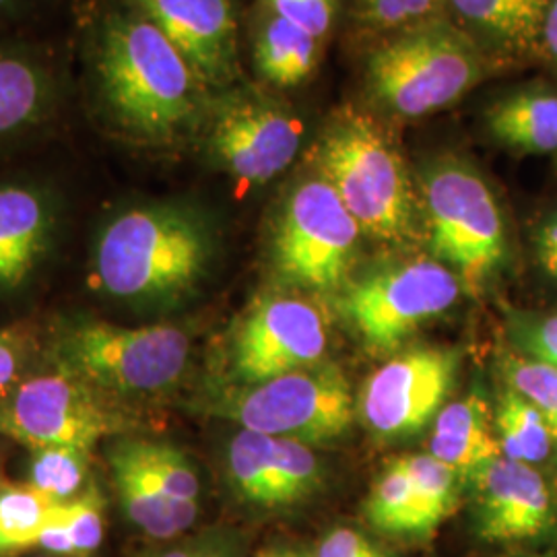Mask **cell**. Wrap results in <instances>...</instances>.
<instances>
[{
    "label": "cell",
    "instance_id": "obj_29",
    "mask_svg": "<svg viewBox=\"0 0 557 557\" xmlns=\"http://www.w3.org/2000/svg\"><path fill=\"white\" fill-rule=\"evenodd\" d=\"M89 475V453L64 446L32 450L29 485L59 502L79 496Z\"/></svg>",
    "mask_w": 557,
    "mask_h": 557
},
{
    "label": "cell",
    "instance_id": "obj_15",
    "mask_svg": "<svg viewBox=\"0 0 557 557\" xmlns=\"http://www.w3.org/2000/svg\"><path fill=\"white\" fill-rule=\"evenodd\" d=\"M153 21L199 79L223 91L239 77L236 0H126Z\"/></svg>",
    "mask_w": 557,
    "mask_h": 557
},
{
    "label": "cell",
    "instance_id": "obj_20",
    "mask_svg": "<svg viewBox=\"0 0 557 557\" xmlns=\"http://www.w3.org/2000/svg\"><path fill=\"white\" fill-rule=\"evenodd\" d=\"M430 455L467 481L487 462L502 457L496 425L485 398L473 395L440 411L430 440Z\"/></svg>",
    "mask_w": 557,
    "mask_h": 557
},
{
    "label": "cell",
    "instance_id": "obj_41",
    "mask_svg": "<svg viewBox=\"0 0 557 557\" xmlns=\"http://www.w3.org/2000/svg\"><path fill=\"white\" fill-rule=\"evenodd\" d=\"M156 557H199V552H188V549H172Z\"/></svg>",
    "mask_w": 557,
    "mask_h": 557
},
{
    "label": "cell",
    "instance_id": "obj_21",
    "mask_svg": "<svg viewBox=\"0 0 557 557\" xmlns=\"http://www.w3.org/2000/svg\"><path fill=\"white\" fill-rule=\"evenodd\" d=\"M485 124L494 139L517 153H557V91L517 89L487 108Z\"/></svg>",
    "mask_w": 557,
    "mask_h": 557
},
{
    "label": "cell",
    "instance_id": "obj_35",
    "mask_svg": "<svg viewBox=\"0 0 557 557\" xmlns=\"http://www.w3.org/2000/svg\"><path fill=\"white\" fill-rule=\"evenodd\" d=\"M518 337L531 358L541 359L557 368V312L529 320L520 326Z\"/></svg>",
    "mask_w": 557,
    "mask_h": 557
},
{
    "label": "cell",
    "instance_id": "obj_1",
    "mask_svg": "<svg viewBox=\"0 0 557 557\" xmlns=\"http://www.w3.org/2000/svg\"><path fill=\"white\" fill-rule=\"evenodd\" d=\"M89 77L100 119L137 145L163 147L199 133L211 101L190 62L126 0L91 34Z\"/></svg>",
    "mask_w": 557,
    "mask_h": 557
},
{
    "label": "cell",
    "instance_id": "obj_7",
    "mask_svg": "<svg viewBox=\"0 0 557 557\" xmlns=\"http://www.w3.org/2000/svg\"><path fill=\"white\" fill-rule=\"evenodd\" d=\"M211 413L242 430L298 442H329L354 419V395L337 366H308L260 384L227 388L211 397Z\"/></svg>",
    "mask_w": 557,
    "mask_h": 557
},
{
    "label": "cell",
    "instance_id": "obj_43",
    "mask_svg": "<svg viewBox=\"0 0 557 557\" xmlns=\"http://www.w3.org/2000/svg\"><path fill=\"white\" fill-rule=\"evenodd\" d=\"M549 277H554L557 281V269H556V271H554V273H552V275H549Z\"/></svg>",
    "mask_w": 557,
    "mask_h": 557
},
{
    "label": "cell",
    "instance_id": "obj_19",
    "mask_svg": "<svg viewBox=\"0 0 557 557\" xmlns=\"http://www.w3.org/2000/svg\"><path fill=\"white\" fill-rule=\"evenodd\" d=\"M554 0H448L455 23L496 60L543 54V27Z\"/></svg>",
    "mask_w": 557,
    "mask_h": 557
},
{
    "label": "cell",
    "instance_id": "obj_31",
    "mask_svg": "<svg viewBox=\"0 0 557 557\" xmlns=\"http://www.w3.org/2000/svg\"><path fill=\"white\" fill-rule=\"evenodd\" d=\"M66 531L73 541L75 556L91 557L101 547L103 541V499L96 487H89L81 496L69 502Z\"/></svg>",
    "mask_w": 557,
    "mask_h": 557
},
{
    "label": "cell",
    "instance_id": "obj_39",
    "mask_svg": "<svg viewBox=\"0 0 557 557\" xmlns=\"http://www.w3.org/2000/svg\"><path fill=\"white\" fill-rule=\"evenodd\" d=\"M199 557H234L227 547H209L199 552Z\"/></svg>",
    "mask_w": 557,
    "mask_h": 557
},
{
    "label": "cell",
    "instance_id": "obj_2",
    "mask_svg": "<svg viewBox=\"0 0 557 557\" xmlns=\"http://www.w3.org/2000/svg\"><path fill=\"white\" fill-rule=\"evenodd\" d=\"M213 257V232L190 207L133 205L103 223L91 283L131 304H163L188 294Z\"/></svg>",
    "mask_w": 557,
    "mask_h": 557
},
{
    "label": "cell",
    "instance_id": "obj_18",
    "mask_svg": "<svg viewBox=\"0 0 557 557\" xmlns=\"http://www.w3.org/2000/svg\"><path fill=\"white\" fill-rule=\"evenodd\" d=\"M60 79L36 50L0 41V143L46 126L59 112Z\"/></svg>",
    "mask_w": 557,
    "mask_h": 557
},
{
    "label": "cell",
    "instance_id": "obj_37",
    "mask_svg": "<svg viewBox=\"0 0 557 557\" xmlns=\"http://www.w3.org/2000/svg\"><path fill=\"white\" fill-rule=\"evenodd\" d=\"M66 508H69V502H66ZM66 508H64V512H62L52 524H48V527L44 529L40 541H38V547L46 549L48 554H54V556L77 557L75 556V547H73L71 535H69L66 524H64Z\"/></svg>",
    "mask_w": 557,
    "mask_h": 557
},
{
    "label": "cell",
    "instance_id": "obj_32",
    "mask_svg": "<svg viewBox=\"0 0 557 557\" xmlns=\"http://www.w3.org/2000/svg\"><path fill=\"white\" fill-rule=\"evenodd\" d=\"M448 0H359L361 20L379 29H405L438 17Z\"/></svg>",
    "mask_w": 557,
    "mask_h": 557
},
{
    "label": "cell",
    "instance_id": "obj_16",
    "mask_svg": "<svg viewBox=\"0 0 557 557\" xmlns=\"http://www.w3.org/2000/svg\"><path fill=\"white\" fill-rule=\"evenodd\" d=\"M227 471L242 498L267 508L308 498L322 481L319 458L304 442L248 430L230 442Z\"/></svg>",
    "mask_w": 557,
    "mask_h": 557
},
{
    "label": "cell",
    "instance_id": "obj_36",
    "mask_svg": "<svg viewBox=\"0 0 557 557\" xmlns=\"http://www.w3.org/2000/svg\"><path fill=\"white\" fill-rule=\"evenodd\" d=\"M317 557H388L358 531L341 527L320 541Z\"/></svg>",
    "mask_w": 557,
    "mask_h": 557
},
{
    "label": "cell",
    "instance_id": "obj_3",
    "mask_svg": "<svg viewBox=\"0 0 557 557\" xmlns=\"http://www.w3.org/2000/svg\"><path fill=\"white\" fill-rule=\"evenodd\" d=\"M496 64L453 20L432 17L405 27L366 64L370 101L395 119L418 120L450 108Z\"/></svg>",
    "mask_w": 557,
    "mask_h": 557
},
{
    "label": "cell",
    "instance_id": "obj_27",
    "mask_svg": "<svg viewBox=\"0 0 557 557\" xmlns=\"http://www.w3.org/2000/svg\"><path fill=\"white\" fill-rule=\"evenodd\" d=\"M112 453L156 479L170 498L182 502L199 499V478L193 462L178 448L151 440H122L112 448Z\"/></svg>",
    "mask_w": 557,
    "mask_h": 557
},
{
    "label": "cell",
    "instance_id": "obj_25",
    "mask_svg": "<svg viewBox=\"0 0 557 557\" xmlns=\"http://www.w3.org/2000/svg\"><path fill=\"white\" fill-rule=\"evenodd\" d=\"M368 522L382 535L425 539L428 529L419 508L418 494L403 460L393 462L374 483L366 502Z\"/></svg>",
    "mask_w": 557,
    "mask_h": 557
},
{
    "label": "cell",
    "instance_id": "obj_6",
    "mask_svg": "<svg viewBox=\"0 0 557 557\" xmlns=\"http://www.w3.org/2000/svg\"><path fill=\"white\" fill-rule=\"evenodd\" d=\"M57 354L60 370L106 395H149L178 382L190 341L172 324L119 326L83 320L60 335Z\"/></svg>",
    "mask_w": 557,
    "mask_h": 557
},
{
    "label": "cell",
    "instance_id": "obj_24",
    "mask_svg": "<svg viewBox=\"0 0 557 557\" xmlns=\"http://www.w3.org/2000/svg\"><path fill=\"white\" fill-rule=\"evenodd\" d=\"M66 502L50 498L34 485H9L0 490V557L17 556L38 541L48 524L64 512Z\"/></svg>",
    "mask_w": 557,
    "mask_h": 557
},
{
    "label": "cell",
    "instance_id": "obj_34",
    "mask_svg": "<svg viewBox=\"0 0 557 557\" xmlns=\"http://www.w3.org/2000/svg\"><path fill=\"white\" fill-rule=\"evenodd\" d=\"M34 354V337L17 326L0 329V398L15 391Z\"/></svg>",
    "mask_w": 557,
    "mask_h": 557
},
{
    "label": "cell",
    "instance_id": "obj_4",
    "mask_svg": "<svg viewBox=\"0 0 557 557\" xmlns=\"http://www.w3.org/2000/svg\"><path fill=\"white\" fill-rule=\"evenodd\" d=\"M317 165L361 232L382 242L411 236L416 199L407 165L370 114L338 110L322 131Z\"/></svg>",
    "mask_w": 557,
    "mask_h": 557
},
{
    "label": "cell",
    "instance_id": "obj_8",
    "mask_svg": "<svg viewBox=\"0 0 557 557\" xmlns=\"http://www.w3.org/2000/svg\"><path fill=\"white\" fill-rule=\"evenodd\" d=\"M133 418L112 395L59 370L21 382L0 398V436L23 446H64L91 453L101 440L124 434Z\"/></svg>",
    "mask_w": 557,
    "mask_h": 557
},
{
    "label": "cell",
    "instance_id": "obj_14",
    "mask_svg": "<svg viewBox=\"0 0 557 557\" xmlns=\"http://www.w3.org/2000/svg\"><path fill=\"white\" fill-rule=\"evenodd\" d=\"M469 481L473 485V522L481 541L531 543L556 531V499L535 467L498 457Z\"/></svg>",
    "mask_w": 557,
    "mask_h": 557
},
{
    "label": "cell",
    "instance_id": "obj_33",
    "mask_svg": "<svg viewBox=\"0 0 557 557\" xmlns=\"http://www.w3.org/2000/svg\"><path fill=\"white\" fill-rule=\"evenodd\" d=\"M338 0H264V9L322 40L337 15Z\"/></svg>",
    "mask_w": 557,
    "mask_h": 557
},
{
    "label": "cell",
    "instance_id": "obj_13",
    "mask_svg": "<svg viewBox=\"0 0 557 557\" xmlns=\"http://www.w3.org/2000/svg\"><path fill=\"white\" fill-rule=\"evenodd\" d=\"M324 349V322L310 304L262 299L236 331L232 366L242 384H260L319 363Z\"/></svg>",
    "mask_w": 557,
    "mask_h": 557
},
{
    "label": "cell",
    "instance_id": "obj_23",
    "mask_svg": "<svg viewBox=\"0 0 557 557\" xmlns=\"http://www.w3.org/2000/svg\"><path fill=\"white\" fill-rule=\"evenodd\" d=\"M320 40L264 9L255 32V66L260 77L281 87H296L317 66Z\"/></svg>",
    "mask_w": 557,
    "mask_h": 557
},
{
    "label": "cell",
    "instance_id": "obj_17",
    "mask_svg": "<svg viewBox=\"0 0 557 557\" xmlns=\"http://www.w3.org/2000/svg\"><path fill=\"white\" fill-rule=\"evenodd\" d=\"M59 227L57 200L34 182L0 184V294L13 292L48 257Z\"/></svg>",
    "mask_w": 557,
    "mask_h": 557
},
{
    "label": "cell",
    "instance_id": "obj_30",
    "mask_svg": "<svg viewBox=\"0 0 557 557\" xmlns=\"http://www.w3.org/2000/svg\"><path fill=\"white\" fill-rule=\"evenodd\" d=\"M506 380L527 400L537 407L539 413L552 430L557 446V368L535 358L506 359Z\"/></svg>",
    "mask_w": 557,
    "mask_h": 557
},
{
    "label": "cell",
    "instance_id": "obj_9",
    "mask_svg": "<svg viewBox=\"0 0 557 557\" xmlns=\"http://www.w3.org/2000/svg\"><path fill=\"white\" fill-rule=\"evenodd\" d=\"M200 133L211 163L244 186L285 172L304 139L301 122L285 103L250 87L211 96Z\"/></svg>",
    "mask_w": 557,
    "mask_h": 557
},
{
    "label": "cell",
    "instance_id": "obj_10",
    "mask_svg": "<svg viewBox=\"0 0 557 557\" xmlns=\"http://www.w3.org/2000/svg\"><path fill=\"white\" fill-rule=\"evenodd\" d=\"M361 227L324 178L298 184L273 232L278 277L301 289L331 294L343 285L358 250Z\"/></svg>",
    "mask_w": 557,
    "mask_h": 557
},
{
    "label": "cell",
    "instance_id": "obj_28",
    "mask_svg": "<svg viewBox=\"0 0 557 557\" xmlns=\"http://www.w3.org/2000/svg\"><path fill=\"white\" fill-rule=\"evenodd\" d=\"M400 460L413 481L423 522L432 537L440 524L457 510L460 478L432 455H413Z\"/></svg>",
    "mask_w": 557,
    "mask_h": 557
},
{
    "label": "cell",
    "instance_id": "obj_5",
    "mask_svg": "<svg viewBox=\"0 0 557 557\" xmlns=\"http://www.w3.org/2000/svg\"><path fill=\"white\" fill-rule=\"evenodd\" d=\"M421 202L434 257L469 289H481L508 255L506 223L487 182L469 163L444 158L423 172Z\"/></svg>",
    "mask_w": 557,
    "mask_h": 557
},
{
    "label": "cell",
    "instance_id": "obj_26",
    "mask_svg": "<svg viewBox=\"0 0 557 557\" xmlns=\"http://www.w3.org/2000/svg\"><path fill=\"white\" fill-rule=\"evenodd\" d=\"M494 425L502 457L510 460L533 467L549 457L556 446L552 430L537 407L510 386L499 398Z\"/></svg>",
    "mask_w": 557,
    "mask_h": 557
},
{
    "label": "cell",
    "instance_id": "obj_12",
    "mask_svg": "<svg viewBox=\"0 0 557 557\" xmlns=\"http://www.w3.org/2000/svg\"><path fill=\"white\" fill-rule=\"evenodd\" d=\"M455 374L457 356L444 349H416L391 359L363 384V421L380 438L418 434L438 413Z\"/></svg>",
    "mask_w": 557,
    "mask_h": 557
},
{
    "label": "cell",
    "instance_id": "obj_22",
    "mask_svg": "<svg viewBox=\"0 0 557 557\" xmlns=\"http://www.w3.org/2000/svg\"><path fill=\"white\" fill-rule=\"evenodd\" d=\"M110 465L124 515L145 535L172 539L193 527L199 515L197 502L170 498L160 483L139 467L110 450Z\"/></svg>",
    "mask_w": 557,
    "mask_h": 557
},
{
    "label": "cell",
    "instance_id": "obj_40",
    "mask_svg": "<svg viewBox=\"0 0 557 557\" xmlns=\"http://www.w3.org/2000/svg\"><path fill=\"white\" fill-rule=\"evenodd\" d=\"M257 557H306L301 554H296L292 549H267V552H260Z\"/></svg>",
    "mask_w": 557,
    "mask_h": 557
},
{
    "label": "cell",
    "instance_id": "obj_38",
    "mask_svg": "<svg viewBox=\"0 0 557 557\" xmlns=\"http://www.w3.org/2000/svg\"><path fill=\"white\" fill-rule=\"evenodd\" d=\"M543 57L549 60L557 73V0L552 2L543 27Z\"/></svg>",
    "mask_w": 557,
    "mask_h": 557
},
{
    "label": "cell",
    "instance_id": "obj_42",
    "mask_svg": "<svg viewBox=\"0 0 557 557\" xmlns=\"http://www.w3.org/2000/svg\"><path fill=\"white\" fill-rule=\"evenodd\" d=\"M21 2H25V0H0V13L11 11V9L20 7Z\"/></svg>",
    "mask_w": 557,
    "mask_h": 557
},
{
    "label": "cell",
    "instance_id": "obj_11",
    "mask_svg": "<svg viewBox=\"0 0 557 557\" xmlns=\"http://www.w3.org/2000/svg\"><path fill=\"white\" fill-rule=\"evenodd\" d=\"M460 278L436 260H411L370 273L347 287L343 312L361 341L393 351L418 326L446 312L458 298Z\"/></svg>",
    "mask_w": 557,
    "mask_h": 557
}]
</instances>
